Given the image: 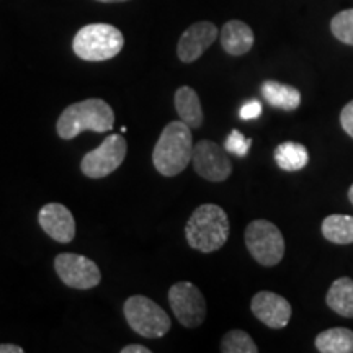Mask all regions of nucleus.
Returning a JSON list of instances; mask_svg holds the SVG:
<instances>
[{
  "label": "nucleus",
  "mask_w": 353,
  "mask_h": 353,
  "mask_svg": "<svg viewBox=\"0 0 353 353\" xmlns=\"http://www.w3.org/2000/svg\"><path fill=\"white\" fill-rule=\"evenodd\" d=\"M125 46V37L117 26L108 23H90L82 26L72 39V50L79 59L101 63L113 59Z\"/></svg>",
  "instance_id": "obj_4"
},
{
  "label": "nucleus",
  "mask_w": 353,
  "mask_h": 353,
  "mask_svg": "<svg viewBox=\"0 0 353 353\" xmlns=\"http://www.w3.org/2000/svg\"><path fill=\"white\" fill-rule=\"evenodd\" d=\"M0 353H23V348L13 343H0Z\"/></svg>",
  "instance_id": "obj_27"
},
{
  "label": "nucleus",
  "mask_w": 353,
  "mask_h": 353,
  "mask_svg": "<svg viewBox=\"0 0 353 353\" xmlns=\"http://www.w3.org/2000/svg\"><path fill=\"white\" fill-rule=\"evenodd\" d=\"M221 46L229 56H244L252 50L255 37L252 28L241 20H229L219 33Z\"/></svg>",
  "instance_id": "obj_14"
},
{
  "label": "nucleus",
  "mask_w": 353,
  "mask_h": 353,
  "mask_svg": "<svg viewBox=\"0 0 353 353\" xmlns=\"http://www.w3.org/2000/svg\"><path fill=\"white\" fill-rule=\"evenodd\" d=\"M169 303L176 321L187 329L200 327L206 317V301L196 285L176 281L169 290Z\"/></svg>",
  "instance_id": "obj_8"
},
{
  "label": "nucleus",
  "mask_w": 353,
  "mask_h": 353,
  "mask_svg": "<svg viewBox=\"0 0 353 353\" xmlns=\"http://www.w3.org/2000/svg\"><path fill=\"white\" fill-rule=\"evenodd\" d=\"M275 162L280 169L286 172H298L304 169L309 162V152L299 143H283L275 149Z\"/></svg>",
  "instance_id": "obj_20"
},
{
  "label": "nucleus",
  "mask_w": 353,
  "mask_h": 353,
  "mask_svg": "<svg viewBox=\"0 0 353 353\" xmlns=\"http://www.w3.org/2000/svg\"><path fill=\"white\" fill-rule=\"evenodd\" d=\"M218 26L211 21H196L185 30L176 44V56L185 64H192L218 39Z\"/></svg>",
  "instance_id": "obj_11"
},
{
  "label": "nucleus",
  "mask_w": 353,
  "mask_h": 353,
  "mask_svg": "<svg viewBox=\"0 0 353 353\" xmlns=\"http://www.w3.org/2000/svg\"><path fill=\"white\" fill-rule=\"evenodd\" d=\"M121 353H151V348L139 345V343H131L121 348Z\"/></svg>",
  "instance_id": "obj_26"
},
{
  "label": "nucleus",
  "mask_w": 353,
  "mask_h": 353,
  "mask_svg": "<svg viewBox=\"0 0 353 353\" xmlns=\"http://www.w3.org/2000/svg\"><path fill=\"white\" fill-rule=\"evenodd\" d=\"M325 303L342 317H353V280L342 276L337 278L327 291Z\"/></svg>",
  "instance_id": "obj_17"
},
{
  "label": "nucleus",
  "mask_w": 353,
  "mask_h": 353,
  "mask_svg": "<svg viewBox=\"0 0 353 353\" xmlns=\"http://www.w3.org/2000/svg\"><path fill=\"white\" fill-rule=\"evenodd\" d=\"M54 270L59 280L72 290H92L101 281L99 265L85 255L69 252L56 255Z\"/></svg>",
  "instance_id": "obj_9"
},
{
  "label": "nucleus",
  "mask_w": 353,
  "mask_h": 353,
  "mask_svg": "<svg viewBox=\"0 0 353 353\" xmlns=\"http://www.w3.org/2000/svg\"><path fill=\"white\" fill-rule=\"evenodd\" d=\"M252 314L270 329H285L291 319V304L272 291H259L250 303Z\"/></svg>",
  "instance_id": "obj_13"
},
{
  "label": "nucleus",
  "mask_w": 353,
  "mask_h": 353,
  "mask_svg": "<svg viewBox=\"0 0 353 353\" xmlns=\"http://www.w3.org/2000/svg\"><path fill=\"white\" fill-rule=\"evenodd\" d=\"M192 128L185 123L170 121L162 130L152 151V164L164 176H175L187 169L193 157Z\"/></svg>",
  "instance_id": "obj_1"
},
{
  "label": "nucleus",
  "mask_w": 353,
  "mask_h": 353,
  "mask_svg": "<svg viewBox=\"0 0 353 353\" xmlns=\"http://www.w3.org/2000/svg\"><path fill=\"white\" fill-rule=\"evenodd\" d=\"M39 226L52 241L69 244L76 237V219L68 206L61 203H48L38 213Z\"/></svg>",
  "instance_id": "obj_12"
},
{
  "label": "nucleus",
  "mask_w": 353,
  "mask_h": 353,
  "mask_svg": "<svg viewBox=\"0 0 353 353\" xmlns=\"http://www.w3.org/2000/svg\"><path fill=\"white\" fill-rule=\"evenodd\" d=\"M97 2H101V3H120V2H128V0H97Z\"/></svg>",
  "instance_id": "obj_28"
},
{
  "label": "nucleus",
  "mask_w": 353,
  "mask_h": 353,
  "mask_svg": "<svg viewBox=\"0 0 353 353\" xmlns=\"http://www.w3.org/2000/svg\"><path fill=\"white\" fill-rule=\"evenodd\" d=\"M128 143L121 134H110L99 148L82 157L81 170L88 179H105L125 162Z\"/></svg>",
  "instance_id": "obj_7"
},
{
  "label": "nucleus",
  "mask_w": 353,
  "mask_h": 353,
  "mask_svg": "<svg viewBox=\"0 0 353 353\" xmlns=\"http://www.w3.org/2000/svg\"><path fill=\"white\" fill-rule=\"evenodd\" d=\"M192 162L196 174L208 182H224L232 174V164L228 151L214 141L201 139L200 143H196L193 148Z\"/></svg>",
  "instance_id": "obj_10"
},
{
  "label": "nucleus",
  "mask_w": 353,
  "mask_h": 353,
  "mask_svg": "<svg viewBox=\"0 0 353 353\" xmlns=\"http://www.w3.org/2000/svg\"><path fill=\"white\" fill-rule=\"evenodd\" d=\"M128 325L145 339H161L169 332L172 321L167 312L152 299L134 294L123 306Z\"/></svg>",
  "instance_id": "obj_5"
},
{
  "label": "nucleus",
  "mask_w": 353,
  "mask_h": 353,
  "mask_svg": "<svg viewBox=\"0 0 353 353\" xmlns=\"http://www.w3.org/2000/svg\"><path fill=\"white\" fill-rule=\"evenodd\" d=\"M316 348L321 353H353V330L345 327L322 330L316 337Z\"/></svg>",
  "instance_id": "obj_18"
},
{
  "label": "nucleus",
  "mask_w": 353,
  "mask_h": 353,
  "mask_svg": "<svg viewBox=\"0 0 353 353\" xmlns=\"http://www.w3.org/2000/svg\"><path fill=\"white\" fill-rule=\"evenodd\" d=\"M262 114V103H260V100H249L247 103L242 105L241 112H239V117L241 120L244 121H252V120H257V118Z\"/></svg>",
  "instance_id": "obj_24"
},
{
  "label": "nucleus",
  "mask_w": 353,
  "mask_h": 353,
  "mask_svg": "<svg viewBox=\"0 0 353 353\" xmlns=\"http://www.w3.org/2000/svg\"><path fill=\"white\" fill-rule=\"evenodd\" d=\"M330 32L341 43L353 46V8L339 12L330 20Z\"/></svg>",
  "instance_id": "obj_22"
},
{
  "label": "nucleus",
  "mask_w": 353,
  "mask_h": 353,
  "mask_svg": "<svg viewBox=\"0 0 353 353\" xmlns=\"http://www.w3.org/2000/svg\"><path fill=\"white\" fill-rule=\"evenodd\" d=\"M322 236L332 244H353V216L330 214L322 221Z\"/></svg>",
  "instance_id": "obj_19"
},
{
  "label": "nucleus",
  "mask_w": 353,
  "mask_h": 353,
  "mask_svg": "<svg viewBox=\"0 0 353 353\" xmlns=\"http://www.w3.org/2000/svg\"><path fill=\"white\" fill-rule=\"evenodd\" d=\"M245 245L262 267H275L285 255L283 234L267 219H255L247 226Z\"/></svg>",
  "instance_id": "obj_6"
},
{
  "label": "nucleus",
  "mask_w": 353,
  "mask_h": 353,
  "mask_svg": "<svg viewBox=\"0 0 353 353\" xmlns=\"http://www.w3.org/2000/svg\"><path fill=\"white\" fill-rule=\"evenodd\" d=\"M114 126V112L105 100L87 99L69 105L57 118L56 131L61 139H74L83 131L107 132Z\"/></svg>",
  "instance_id": "obj_3"
},
{
  "label": "nucleus",
  "mask_w": 353,
  "mask_h": 353,
  "mask_svg": "<svg viewBox=\"0 0 353 353\" xmlns=\"http://www.w3.org/2000/svg\"><path fill=\"white\" fill-rule=\"evenodd\" d=\"M262 97L273 108L294 112L301 105V92L296 87L276 81H265L260 87Z\"/></svg>",
  "instance_id": "obj_15"
},
{
  "label": "nucleus",
  "mask_w": 353,
  "mask_h": 353,
  "mask_svg": "<svg viewBox=\"0 0 353 353\" xmlns=\"http://www.w3.org/2000/svg\"><path fill=\"white\" fill-rule=\"evenodd\" d=\"M348 200H350V203L353 205V185L348 188Z\"/></svg>",
  "instance_id": "obj_29"
},
{
  "label": "nucleus",
  "mask_w": 353,
  "mask_h": 353,
  "mask_svg": "<svg viewBox=\"0 0 353 353\" xmlns=\"http://www.w3.org/2000/svg\"><path fill=\"white\" fill-rule=\"evenodd\" d=\"M250 144H252V139L245 138V136L242 134L241 131L232 130L231 134H229L226 138V143H224V149H226L228 152L234 154V156L244 157V156H247V152H249Z\"/></svg>",
  "instance_id": "obj_23"
},
{
  "label": "nucleus",
  "mask_w": 353,
  "mask_h": 353,
  "mask_svg": "<svg viewBox=\"0 0 353 353\" xmlns=\"http://www.w3.org/2000/svg\"><path fill=\"white\" fill-rule=\"evenodd\" d=\"M175 110L179 118L182 120L185 125H188L192 130H196L203 125V108L200 97H198L196 90L192 87H180L179 90L175 92Z\"/></svg>",
  "instance_id": "obj_16"
},
{
  "label": "nucleus",
  "mask_w": 353,
  "mask_h": 353,
  "mask_svg": "<svg viewBox=\"0 0 353 353\" xmlns=\"http://www.w3.org/2000/svg\"><path fill=\"white\" fill-rule=\"evenodd\" d=\"M229 218L221 206L205 203L193 211L185 226L188 245L201 254L219 250L229 239Z\"/></svg>",
  "instance_id": "obj_2"
},
{
  "label": "nucleus",
  "mask_w": 353,
  "mask_h": 353,
  "mask_svg": "<svg viewBox=\"0 0 353 353\" xmlns=\"http://www.w3.org/2000/svg\"><path fill=\"white\" fill-rule=\"evenodd\" d=\"M341 125L343 131L353 139V100L348 101L345 107H343L341 113Z\"/></svg>",
  "instance_id": "obj_25"
},
{
  "label": "nucleus",
  "mask_w": 353,
  "mask_h": 353,
  "mask_svg": "<svg viewBox=\"0 0 353 353\" xmlns=\"http://www.w3.org/2000/svg\"><path fill=\"white\" fill-rule=\"evenodd\" d=\"M221 352L223 353H257L259 347L249 334L244 330L234 329L224 335L221 341Z\"/></svg>",
  "instance_id": "obj_21"
}]
</instances>
